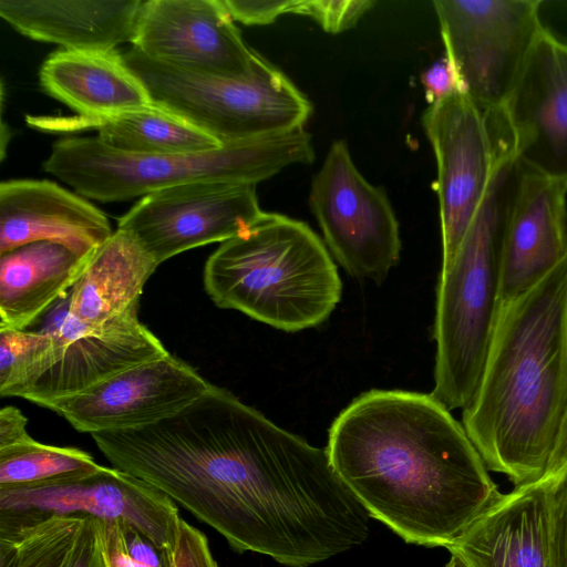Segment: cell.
Masks as SVG:
<instances>
[{"instance_id": "31", "label": "cell", "mask_w": 567, "mask_h": 567, "mask_svg": "<svg viewBox=\"0 0 567 567\" xmlns=\"http://www.w3.org/2000/svg\"><path fill=\"white\" fill-rule=\"evenodd\" d=\"M551 561L553 567H567V473L554 486Z\"/></svg>"}, {"instance_id": "30", "label": "cell", "mask_w": 567, "mask_h": 567, "mask_svg": "<svg viewBox=\"0 0 567 567\" xmlns=\"http://www.w3.org/2000/svg\"><path fill=\"white\" fill-rule=\"evenodd\" d=\"M233 20L247 25L272 23L279 16L292 13L293 0H223Z\"/></svg>"}, {"instance_id": "32", "label": "cell", "mask_w": 567, "mask_h": 567, "mask_svg": "<svg viewBox=\"0 0 567 567\" xmlns=\"http://www.w3.org/2000/svg\"><path fill=\"white\" fill-rule=\"evenodd\" d=\"M421 83L430 105L455 91H460L456 74L445 56L421 75Z\"/></svg>"}, {"instance_id": "17", "label": "cell", "mask_w": 567, "mask_h": 567, "mask_svg": "<svg viewBox=\"0 0 567 567\" xmlns=\"http://www.w3.org/2000/svg\"><path fill=\"white\" fill-rule=\"evenodd\" d=\"M102 210L51 181L0 184V254L52 241L87 257L113 234Z\"/></svg>"}, {"instance_id": "26", "label": "cell", "mask_w": 567, "mask_h": 567, "mask_svg": "<svg viewBox=\"0 0 567 567\" xmlns=\"http://www.w3.org/2000/svg\"><path fill=\"white\" fill-rule=\"evenodd\" d=\"M83 517L52 516L0 534V567H64Z\"/></svg>"}, {"instance_id": "24", "label": "cell", "mask_w": 567, "mask_h": 567, "mask_svg": "<svg viewBox=\"0 0 567 567\" xmlns=\"http://www.w3.org/2000/svg\"><path fill=\"white\" fill-rule=\"evenodd\" d=\"M107 567H218L207 537L181 519L173 548L158 547L121 520H99Z\"/></svg>"}, {"instance_id": "27", "label": "cell", "mask_w": 567, "mask_h": 567, "mask_svg": "<svg viewBox=\"0 0 567 567\" xmlns=\"http://www.w3.org/2000/svg\"><path fill=\"white\" fill-rule=\"evenodd\" d=\"M55 359L53 338L40 330L0 329V395L20 396Z\"/></svg>"}, {"instance_id": "23", "label": "cell", "mask_w": 567, "mask_h": 567, "mask_svg": "<svg viewBox=\"0 0 567 567\" xmlns=\"http://www.w3.org/2000/svg\"><path fill=\"white\" fill-rule=\"evenodd\" d=\"M28 122L43 130L92 128L109 147L132 154H190L223 146L209 134L155 103L101 120L30 117Z\"/></svg>"}, {"instance_id": "5", "label": "cell", "mask_w": 567, "mask_h": 567, "mask_svg": "<svg viewBox=\"0 0 567 567\" xmlns=\"http://www.w3.org/2000/svg\"><path fill=\"white\" fill-rule=\"evenodd\" d=\"M313 158L311 135L303 128L190 154L125 153L89 136L55 142L43 169L84 197L111 203L196 182L257 184Z\"/></svg>"}, {"instance_id": "22", "label": "cell", "mask_w": 567, "mask_h": 567, "mask_svg": "<svg viewBox=\"0 0 567 567\" xmlns=\"http://www.w3.org/2000/svg\"><path fill=\"white\" fill-rule=\"evenodd\" d=\"M159 265L130 233L116 229L90 256L70 290V313L96 328L138 306L143 288Z\"/></svg>"}, {"instance_id": "10", "label": "cell", "mask_w": 567, "mask_h": 567, "mask_svg": "<svg viewBox=\"0 0 567 567\" xmlns=\"http://www.w3.org/2000/svg\"><path fill=\"white\" fill-rule=\"evenodd\" d=\"M262 213L256 184L196 182L141 197L117 228L134 236L161 265L189 249L236 237Z\"/></svg>"}, {"instance_id": "3", "label": "cell", "mask_w": 567, "mask_h": 567, "mask_svg": "<svg viewBox=\"0 0 567 567\" xmlns=\"http://www.w3.org/2000/svg\"><path fill=\"white\" fill-rule=\"evenodd\" d=\"M204 286L217 307L289 332L321 324L342 292L319 236L300 220L266 212L208 257Z\"/></svg>"}, {"instance_id": "12", "label": "cell", "mask_w": 567, "mask_h": 567, "mask_svg": "<svg viewBox=\"0 0 567 567\" xmlns=\"http://www.w3.org/2000/svg\"><path fill=\"white\" fill-rule=\"evenodd\" d=\"M422 126L437 167L434 188L442 231V269L454 259L488 189L498 155L486 115L455 91L431 104Z\"/></svg>"}, {"instance_id": "33", "label": "cell", "mask_w": 567, "mask_h": 567, "mask_svg": "<svg viewBox=\"0 0 567 567\" xmlns=\"http://www.w3.org/2000/svg\"><path fill=\"white\" fill-rule=\"evenodd\" d=\"M28 420L16 406L0 410V449L22 444L32 440L27 431Z\"/></svg>"}, {"instance_id": "9", "label": "cell", "mask_w": 567, "mask_h": 567, "mask_svg": "<svg viewBox=\"0 0 567 567\" xmlns=\"http://www.w3.org/2000/svg\"><path fill=\"white\" fill-rule=\"evenodd\" d=\"M309 205L349 275L377 282L386 277L400 256L399 223L386 193L362 176L343 140L332 143L315 175Z\"/></svg>"}, {"instance_id": "35", "label": "cell", "mask_w": 567, "mask_h": 567, "mask_svg": "<svg viewBox=\"0 0 567 567\" xmlns=\"http://www.w3.org/2000/svg\"><path fill=\"white\" fill-rule=\"evenodd\" d=\"M451 559L446 567H468L466 563L457 555L451 554Z\"/></svg>"}, {"instance_id": "19", "label": "cell", "mask_w": 567, "mask_h": 567, "mask_svg": "<svg viewBox=\"0 0 567 567\" xmlns=\"http://www.w3.org/2000/svg\"><path fill=\"white\" fill-rule=\"evenodd\" d=\"M143 0H0L19 33L64 50H114L134 39Z\"/></svg>"}, {"instance_id": "16", "label": "cell", "mask_w": 567, "mask_h": 567, "mask_svg": "<svg viewBox=\"0 0 567 567\" xmlns=\"http://www.w3.org/2000/svg\"><path fill=\"white\" fill-rule=\"evenodd\" d=\"M537 481L502 494L446 548L468 567H553V494Z\"/></svg>"}, {"instance_id": "15", "label": "cell", "mask_w": 567, "mask_h": 567, "mask_svg": "<svg viewBox=\"0 0 567 567\" xmlns=\"http://www.w3.org/2000/svg\"><path fill=\"white\" fill-rule=\"evenodd\" d=\"M132 48L173 66L219 78L252 76L249 48L223 0H146Z\"/></svg>"}, {"instance_id": "29", "label": "cell", "mask_w": 567, "mask_h": 567, "mask_svg": "<svg viewBox=\"0 0 567 567\" xmlns=\"http://www.w3.org/2000/svg\"><path fill=\"white\" fill-rule=\"evenodd\" d=\"M64 567H107L99 519L83 517Z\"/></svg>"}, {"instance_id": "25", "label": "cell", "mask_w": 567, "mask_h": 567, "mask_svg": "<svg viewBox=\"0 0 567 567\" xmlns=\"http://www.w3.org/2000/svg\"><path fill=\"white\" fill-rule=\"evenodd\" d=\"M100 465L75 447L29 442L0 449V487L42 483L75 476Z\"/></svg>"}, {"instance_id": "6", "label": "cell", "mask_w": 567, "mask_h": 567, "mask_svg": "<svg viewBox=\"0 0 567 567\" xmlns=\"http://www.w3.org/2000/svg\"><path fill=\"white\" fill-rule=\"evenodd\" d=\"M123 58L145 85L153 103L223 145L301 130L312 113L307 96L259 53L252 76L245 80L173 66L133 48Z\"/></svg>"}, {"instance_id": "4", "label": "cell", "mask_w": 567, "mask_h": 567, "mask_svg": "<svg viewBox=\"0 0 567 567\" xmlns=\"http://www.w3.org/2000/svg\"><path fill=\"white\" fill-rule=\"evenodd\" d=\"M523 167L502 151L485 197L436 293V355L432 395L446 409L473 400L501 307L502 255Z\"/></svg>"}, {"instance_id": "34", "label": "cell", "mask_w": 567, "mask_h": 567, "mask_svg": "<svg viewBox=\"0 0 567 567\" xmlns=\"http://www.w3.org/2000/svg\"><path fill=\"white\" fill-rule=\"evenodd\" d=\"M567 473V404L564 410L554 450L542 480L557 482Z\"/></svg>"}, {"instance_id": "28", "label": "cell", "mask_w": 567, "mask_h": 567, "mask_svg": "<svg viewBox=\"0 0 567 567\" xmlns=\"http://www.w3.org/2000/svg\"><path fill=\"white\" fill-rule=\"evenodd\" d=\"M374 4L371 0H293L292 13L310 17L324 31L339 33L352 28Z\"/></svg>"}, {"instance_id": "7", "label": "cell", "mask_w": 567, "mask_h": 567, "mask_svg": "<svg viewBox=\"0 0 567 567\" xmlns=\"http://www.w3.org/2000/svg\"><path fill=\"white\" fill-rule=\"evenodd\" d=\"M445 48L464 93L484 113L503 106L544 30L537 0H436Z\"/></svg>"}, {"instance_id": "21", "label": "cell", "mask_w": 567, "mask_h": 567, "mask_svg": "<svg viewBox=\"0 0 567 567\" xmlns=\"http://www.w3.org/2000/svg\"><path fill=\"white\" fill-rule=\"evenodd\" d=\"M90 256L52 241L0 254V329L24 330L38 323L69 293Z\"/></svg>"}, {"instance_id": "2", "label": "cell", "mask_w": 567, "mask_h": 567, "mask_svg": "<svg viewBox=\"0 0 567 567\" xmlns=\"http://www.w3.org/2000/svg\"><path fill=\"white\" fill-rule=\"evenodd\" d=\"M567 404V256L501 303L463 427L486 467L515 486L540 481Z\"/></svg>"}, {"instance_id": "20", "label": "cell", "mask_w": 567, "mask_h": 567, "mask_svg": "<svg viewBox=\"0 0 567 567\" xmlns=\"http://www.w3.org/2000/svg\"><path fill=\"white\" fill-rule=\"evenodd\" d=\"M40 84L84 120H101L153 104L115 50H59L41 65Z\"/></svg>"}, {"instance_id": "11", "label": "cell", "mask_w": 567, "mask_h": 567, "mask_svg": "<svg viewBox=\"0 0 567 567\" xmlns=\"http://www.w3.org/2000/svg\"><path fill=\"white\" fill-rule=\"evenodd\" d=\"M486 115L525 171L567 188V42L544 28L507 100Z\"/></svg>"}, {"instance_id": "8", "label": "cell", "mask_w": 567, "mask_h": 567, "mask_svg": "<svg viewBox=\"0 0 567 567\" xmlns=\"http://www.w3.org/2000/svg\"><path fill=\"white\" fill-rule=\"evenodd\" d=\"M52 516L121 520L164 548L175 546L182 519L168 496L116 467L100 465L75 476L0 487V534Z\"/></svg>"}, {"instance_id": "18", "label": "cell", "mask_w": 567, "mask_h": 567, "mask_svg": "<svg viewBox=\"0 0 567 567\" xmlns=\"http://www.w3.org/2000/svg\"><path fill=\"white\" fill-rule=\"evenodd\" d=\"M566 194L563 185L524 169L504 238L501 303L530 289L567 256Z\"/></svg>"}, {"instance_id": "13", "label": "cell", "mask_w": 567, "mask_h": 567, "mask_svg": "<svg viewBox=\"0 0 567 567\" xmlns=\"http://www.w3.org/2000/svg\"><path fill=\"white\" fill-rule=\"evenodd\" d=\"M138 306L92 328L70 313V291L39 321L56 347L54 364L20 394L38 405L82 392L138 364L169 354L161 340L140 322Z\"/></svg>"}, {"instance_id": "1", "label": "cell", "mask_w": 567, "mask_h": 567, "mask_svg": "<svg viewBox=\"0 0 567 567\" xmlns=\"http://www.w3.org/2000/svg\"><path fill=\"white\" fill-rule=\"evenodd\" d=\"M339 477L409 544L447 547L502 495L476 447L432 394L371 390L329 429Z\"/></svg>"}, {"instance_id": "14", "label": "cell", "mask_w": 567, "mask_h": 567, "mask_svg": "<svg viewBox=\"0 0 567 567\" xmlns=\"http://www.w3.org/2000/svg\"><path fill=\"white\" fill-rule=\"evenodd\" d=\"M210 385L193 367L169 353L41 406L58 413L82 433L122 431L175 415Z\"/></svg>"}]
</instances>
